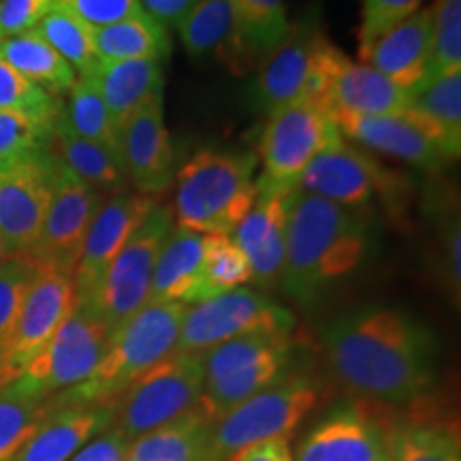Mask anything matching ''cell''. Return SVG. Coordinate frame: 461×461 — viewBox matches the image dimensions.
I'll use <instances>...</instances> for the list:
<instances>
[{"label": "cell", "mask_w": 461, "mask_h": 461, "mask_svg": "<svg viewBox=\"0 0 461 461\" xmlns=\"http://www.w3.org/2000/svg\"><path fill=\"white\" fill-rule=\"evenodd\" d=\"M86 77L101 92L118 131L141 107L163 99V67L154 60H99L95 71Z\"/></svg>", "instance_id": "25"}, {"label": "cell", "mask_w": 461, "mask_h": 461, "mask_svg": "<svg viewBox=\"0 0 461 461\" xmlns=\"http://www.w3.org/2000/svg\"><path fill=\"white\" fill-rule=\"evenodd\" d=\"M201 258L203 233L173 224L154 267L148 302L193 305L201 280Z\"/></svg>", "instance_id": "28"}, {"label": "cell", "mask_w": 461, "mask_h": 461, "mask_svg": "<svg viewBox=\"0 0 461 461\" xmlns=\"http://www.w3.org/2000/svg\"><path fill=\"white\" fill-rule=\"evenodd\" d=\"M203 380V355H171L132 383L115 402L112 408L113 429L132 442L184 417L199 408Z\"/></svg>", "instance_id": "9"}, {"label": "cell", "mask_w": 461, "mask_h": 461, "mask_svg": "<svg viewBox=\"0 0 461 461\" xmlns=\"http://www.w3.org/2000/svg\"><path fill=\"white\" fill-rule=\"evenodd\" d=\"M445 269L448 288L453 291L455 302H459L461 291V227L459 218H448L445 227Z\"/></svg>", "instance_id": "47"}, {"label": "cell", "mask_w": 461, "mask_h": 461, "mask_svg": "<svg viewBox=\"0 0 461 461\" xmlns=\"http://www.w3.org/2000/svg\"><path fill=\"white\" fill-rule=\"evenodd\" d=\"M367 250L366 221L331 201L295 190L288 199L282 286L297 302H312L331 282L348 276Z\"/></svg>", "instance_id": "2"}, {"label": "cell", "mask_w": 461, "mask_h": 461, "mask_svg": "<svg viewBox=\"0 0 461 461\" xmlns=\"http://www.w3.org/2000/svg\"><path fill=\"white\" fill-rule=\"evenodd\" d=\"M92 39H95L96 58L101 62H163L171 54L169 28L160 26L146 14L92 31Z\"/></svg>", "instance_id": "30"}, {"label": "cell", "mask_w": 461, "mask_h": 461, "mask_svg": "<svg viewBox=\"0 0 461 461\" xmlns=\"http://www.w3.org/2000/svg\"><path fill=\"white\" fill-rule=\"evenodd\" d=\"M0 58L22 77L60 99L71 90L77 75L34 31L15 34L0 41Z\"/></svg>", "instance_id": "31"}, {"label": "cell", "mask_w": 461, "mask_h": 461, "mask_svg": "<svg viewBox=\"0 0 461 461\" xmlns=\"http://www.w3.org/2000/svg\"><path fill=\"white\" fill-rule=\"evenodd\" d=\"M112 331L88 305L75 303L43 353L26 367V376L45 395L54 397L84 383L107 353Z\"/></svg>", "instance_id": "13"}, {"label": "cell", "mask_w": 461, "mask_h": 461, "mask_svg": "<svg viewBox=\"0 0 461 461\" xmlns=\"http://www.w3.org/2000/svg\"><path fill=\"white\" fill-rule=\"evenodd\" d=\"M293 355L291 333H252L218 344L203 353L201 411L214 423L248 397L276 383Z\"/></svg>", "instance_id": "6"}, {"label": "cell", "mask_w": 461, "mask_h": 461, "mask_svg": "<svg viewBox=\"0 0 461 461\" xmlns=\"http://www.w3.org/2000/svg\"><path fill=\"white\" fill-rule=\"evenodd\" d=\"M184 50L190 56H205L233 45V11L229 0H199L190 14L177 24Z\"/></svg>", "instance_id": "38"}, {"label": "cell", "mask_w": 461, "mask_h": 461, "mask_svg": "<svg viewBox=\"0 0 461 461\" xmlns=\"http://www.w3.org/2000/svg\"><path fill=\"white\" fill-rule=\"evenodd\" d=\"M391 186V173L366 149L355 148L342 135L331 140L305 167L297 190L316 194L348 210L370 203L374 194Z\"/></svg>", "instance_id": "16"}, {"label": "cell", "mask_w": 461, "mask_h": 461, "mask_svg": "<svg viewBox=\"0 0 461 461\" xmlns=\"http://www.w3.org/2000/svg\"><path fill=\"white\" fill-rule=\"evenodd\" d=\"M419 126L445 157L461 154V73L431 77L411 92V107L403 113Z\"/></svg>", "instance_id": "26"}, {"label": "cell", "mask_w": 461, "mask_h": 461, "mask_svg": "<svg viewBox=\"0 0 461 461\" xmlns=\"http://www.w3.org/2000/svg\"><path fill=\"white\" fill-rule=\"evenodd\" d=\"M60 118L79 137L118 148V126L101 92L86 75H77L71 90L67 92V99L60 101Z\"/></svg>", "instance_id": "36"}, {"label": "cell", "mask_w": 461, "mask_h": 461, "mask_svg": "<svg viewBox=\"0 0 461 461\" xmlns=\"http://www.w3.org/2000/svg\"><path fill=\"white\" fill-rule=\"evenodd\" d=\"M295 319L261 291L235 288L205 302L188 305L177 353L203 355L229 339L252 333H291Z\"/></svg>", "instance_id": "10"}, {"label": "cell", "mask_w": 461, "mask_h": 461, "mask_svg": "<svg viewBox=\"0 0 461 461\" xmlns=\"http://www.w3.org/2000/svg\"><path fill=\"white\" fill-rule=\"evenodd\" d=\"M131 442L118 429L109 428L79 448L68 461H126Z\"/></svg>", "instance_id": "46"}, {"label": "cell", "mask_w": 461, "mask_h": 461, "mask_svg": "<svg viewBox=\"0 0 461 461\" xmlns=\"http://www.w3.org/2000/svg\"><path fill=\"white\" fill-rule=\"evenodd\" d=\"M389 411L374 400L336 403L299 442L295 461H389Z\"/></svg>", "instance_id": "11"}, {"label": "cell", "mask_w": 461, "mask_h": 461, "mask_svg": "<svg viewBox=\"0 0 461 461\" xmlns=\"http://www.w3.org/2000/svg\"><path fill=\"white\" fill-rule=\"evenodd\" d=\"M58 0H0V41L32 31Z\"/></svg>", "instance_id": "45"}, {"label": "cell", "mask_w": 461, "mask_h": 461, "mask_svg": "<svg viewBox=\"0 0 461 461\" xmlns=\"http://www.w3.org/2000/svg\"><path fill=\"white\" fill-rule=\"evenodd\" d=\"M157 203L158 201L154 197H146L135 190H122V193L105 197L90 224L82 246V255H79L77 267H75V302L84 303L95 295L109 263L122 250L132 230L140 227L143 218Z\"/></svg>", "instance_id": "19"}, {"label": "cell", "mask_w": 461, "mask_h": 461, "mask_svg": "<svg viewBox=\"0 0 461 461\" xmlns=\"http://www.w3.org/2000/svg\"><path fill=\"white\" fill-rule=\"evenodd\" d=\"M51 149L0 160V235L15 257H24L41 230L54 194Z\"/></svg>", "instance_id": "12"}, {"label": "cell", "mask_w": 461, "mask_h": 461, "mask_svg": "<svg viewBox=\"0 0 461 461\" xmlns=\"http://www.w3.org/2000/svg\"><path fill=\"white\" fill-rule=\"evenodd\" d=\"M186 303L148 302L112 333L107 353L84 383L51 397L58 403L113 408L132 383L177 353Z\"/></svg>", "instance_id": "3"}, {"label": "cell", "mask_w": 461, "mask_h": 461, "mask_svg": "<svg viewBox=\"0 0 461 461\" xmlns=\"http://www.w3.org/2000/svg\"><path fill=\"white\" fill-rule=\"evenodd\" d=\"M58 7L77 17L90 31L143 15L140 0H58Z\"/></svg>", "instance_id": "44"}, {"label": "cell", "mask_w": 461, "mask_h": 461, "mask_svg": "<svg viewBox=\"0 0 461 461\" xmlns=\"http://www.w3.org/2000/svg\"><path fill=\"white\" fill-rule=\"evenodd\" d=\"M229 461H295V457L286 438H272V440L241 447L240 451L230 455Z\"/></svg>", "instance_id": "48"}, {"label": "cell", "mask_w": 461, "mask_h": 461, "mask_svg": "<svg viewBox=\"0 0 461 461\" xmlns=\"http://www.w3.org/2000/svg\"><path fill=\"white\" fill-rule=\"evenodd\" d=\"M60 101L22 77L0 58V112H15L45 124H56Z\"/></svg>", "instance_id": "40"}, {"label": "cell", "mask_w": 461, "mask_h": 461, "mask_svg": "<svg viewBox=\"0 0 461 461\" xmlns=\"http://www.w3.org/2000/svg\"><path fill=\"white\" fill-rule=\"evenodd\" d=\"M293 193L295 190L282 188L265 177H258L255 203L244 221L238 224V229L230 233V238L250 263L252 282L261 291H272L282 285L286 258L288 199Z\"/></svg>", "instance_id": "18"}, {"label": "cell", "mask_w": 461, "mask_h": 461, "mask_svg": "<svg viewBox=\"0 0 461 461\" xmlns=\"http://www.w3.org/2000/svg\"><path fill=\"white\" fill-rule=\"evenodd\" d=\"M331 374L350 393L380 403H414L436 378L431 333L402 310H363L325 333Z\"/></svg>", "instance_id": "1"}, {"label": "cell", "mask_w": 461, "mask_h": 461, "mask_svg": "<svg viewBox=\"0 0 461 461\" xmlns=\"http://www.w3.org/2000/svg\"><path fill=\"white\" fill-rule=\"evenodd\" d=\"M54 124L39 122L15 112H0V160L48 149Z\"/></svg>", "instance_id": "42"}, {"label": "cell", "mask_w": 461, "mask_h": 461, "mask_svg": "<svg viewBox=\"0 0 461 461\" xmlns=\"http://www.w3.org/2000/svg\"><path fill=\"white\" fill-rule=\"evenodd\" d=\"M11 257H15V255L11 252V248H9L7 241H5L3 235H0V265H3L5 261H9Z\"/></svg>", "instance_id": "50"}, {"label": "cell", "mask_w": 461, "mask_h": 461, "mask_svg": "<svg viewBox=\"0 0 461 461\" xmlns=\"http://www.w3.org/2000/svg\"><path fill=\"white\" fill-rule=\"evenodd\" d=\"M389 461H461L457 429L436 419H393Z\"/></svg>", "instance_id": "32"}, {"label": "cell", "mask_w": 461, "mask_h": 461, "mask_svg": "<svg viewBox=\"0 0 461 461\" xmlns=\"http://www.w3.org/2000/svg\"><path fill=\"white\" fill-rule=\"evenodd\" d=\"M105 197L56 160V184L37 240L26 252L32 265L75 274L92 221Z\"/></svg>", "instance_id": "14"}, {"label": "cell", "mask_w": 461, "mask_h": 461, "mask_svg": "<svg viewBox=\"0 0 461 461\" xmlns=\"http://www.w3.org/2000/svg\"><path fill=\"white\" fill-rule=\"evenodd\" d=\"M339 135L367 149L387 154L397 160L425 169H440L451 163L440 148L414 126L406 115H330Z\"/></svg>", "instance_id": "23"}, {"label": "cell", "mask_w": 461, "mask_h": 461, "mask_svg": "<svg viewBox=\"0 0 461 461\" xmlns=\"http://www.w3.org/2000/svg\"><path fill=\"white\" fill-rule=\"evenodd\" d=\"M32 31L73 68L75 75H90L99 65L90 28L58 5Z\"/></svg>", "instance_id": "37"}, {"label": "cell", "mask_w": 461, "mask_h": 461, "mask_svg": "<svg viewBox=\"0 0 461 461\" xmlns=\"http://www.w3.org/2000/svg\"><path fill=\"white\" fill-rule=\"evenodd\" d=\"M252 282V269L230 235H203L201 280L194 303L235 291ZM193 303V305H194Z\"/></svg>", "instance_id": "35"}, {"label": "cell", "mask_w": 461, "mask_h": 461, "mask_svg": "<svg viewBox=\"0 0 461 461\" xmlns=\"http://www.w3.org/2000/svg\"><path fill=\"white\" fill-rule=\"evenodd\" d=\"M214 420L199 408L131 442L126 461H210Z\"/></svg>", "instance_id": "29"}, {"label": "cell", "mask_w": 461, "mask_h": 461, "mask_svg": "<svg viewBox=\"0 0 461 461\" xmlns=\"http://www.w3.org/2000/svg\"><path fill=\"white\" fill-rule=\"evenodd\" d=\"M255 157L203 149L176 173L173 221L203 235H230L257 197Z\"/></svg>", "instance_id": "4"}, {"label": "cell", "mask_w": 461, "mask_h": 461, "mask_svg": "<svg viewBox=\"0 0 461 461\" xmlns=\"http://www.w3.org/2000/svg\"><path fill=\"white\" fill-rule=\"evenodd\" d=\"M173 224L176 221L171 207L154 205L109 263L95 295L82 303L88 305L112 333L148 303L154 267Z\"/></svg>", "instance_id": "8"}, {"label": "cell", "mask_w": 461, "mask_h": 461, "mask_svg": "<svg viewBox=\"0 0 461 461\" xmlns=\"http://www.w3.org/2000/svg\"><path fill=\"white\" fill-rule=\"evenodd\" d=\"M50 400L26 376L0 389V461H9L32 436L50 411Z\"/></svg>", "instance_id": "33"}, {"label": "cell", "mask_w": 461, "mask_h": 461, "mask_svg": "<svg viewBox=\"0 0 461 461\" xmlns=\"http://www.w3.org/2000/svg\"><path fill=\"white\" fill-rule=\"evenodd\" d=\"M339 131L322 109L293 103L269 112L261 140L265 180L297 190V182L316 154L336 140Z\"/></svg>", "instance_id": "15"}, {"label": "cell", "mask_w": 461, "mask_h": 461, "mask_svg": "<svg viewBox=\"0 0 461 461\" xmlns=\"http://www.w3.org/2000/svg\"><path fill=\"white\" fill-rule=\"evenodd\" d=\"M50 149L58 163L65 165L68 171L75 173L90 188H95L96 193H101L103 197L131 190L120 149L79 137L62 122L60 112H58L54 132H51Z\"/></svg>", "instance_id": "27"}, {"label": "cell", "mask_w": 461, "mask_h": 461, "mask_svg": "<svg viewBox=\"0 0 461 461\" xmlns=\"http://www.w3.org/2000/svg\"><path fill=\"white\" fill-rule=\"evenodd\" d=\"M233 11L235 50L265 58L291 31L285 0H229Z\"/></svg>", "instance_id": "34"}, {"label": "cell", "mask_w": 461, "mask_h": 461, "mask_svg": "<svg viewBox=\"0 0 461 461\" xmlns=\"http://www.w3.org/2000/svg\"><path fill=\"white\" fill-rule=\"evenodd\" d=\"M425 0H361L359 58L363 60L378 37H383L397 22L406 20L414 11L423 9Z\"/></svg>", "instance_id": "43"}, {"label": "cell", "mask_w": 461, "mask_h": 461, "mask_svg": "<svg viewBox=\"0 0 461 461\" xmlns=\"http://www.w3.org/2000/svg\"><path fill=\"white\" fill-rule=\"evenodd\" d=\"M75 305L73 276L50 265H34L9 355V374L15 380L43 353Z\"/></svg>", "instance_id": "17"}, {"label": "cell", "mask_w": 461, "mask_h": 461, "mask_svg": "<svg viewBox=\"0 0 461 461\" xmlns=\"http://www.w3.org/2000/svg\"><path fill=\"white\" fill-rule=\"evenodd\" d=\"M197 3L199 0H140L143 14L165 28H177Z\"/></svg>", "instance_id": "49"}, {"label": "cell", "mask_w": 461, "mask_h": 461, "mask_svg": "<svg viewBox=\"0 0 461 461\" xmlns=\"http://www.w3.org/2000/svg\"><path fill=\"white\" fill-rule=\"evenodd\" d=\"M431 41V7H423L378 37L363 62L389 77L395 86L412 92L429 77Z\"/></svg>", "instance_id": "22"}, {"label": "cell", "mask_w": 461, "mask_h": 461, "mask_svg": "<svg viewBox=\"0 0 461 461\" xmlns=\"http://www.w3.org/2000/svg\"><path fill=\"white\" fill-rule=\"evenodd\" d=\"M126 182L135 193L157 199L176 182V148L165 126L163 99L141 107L118 131Z\"/></svg>", "instance_id": "20"}, {"label": "cell", "mask_w": 461, "mask_h": 461, "mask_svg": "<svg viewBox=\"0 0 461 461\" xmlns=\"http://www.w3.org/2000/svg\"><path fill=\"white\" fill-rule=\"evenodd\" d=\"M321 380L303 372H285L276 383L248 397L214 423L210 461H229L241 447L272 438H291L325 397Z\"/></svg>", "instance_id": "5"}, {"label": "cell", "mask_w": 461, "mask_h": 461, "mask_svg": "<svg viewBox=\"0 0 461 461\" xmlns=\"http://www.w3.org/2000/svg\"><path fill=\"white\" fill-rule=\"evenodd\" d=\"M32 272L34 265L26 257H11L0 265V389L11 383V344Z\"/></svg>", "instance_id": "39"}, {"label": "cell", "mask_w": 461, "mask_h": 461, "mask_svg": "<svg viewBox=\"0 0 461 461\" xmlns=\"http://www.w3.org/2000/svg\"><path fill=\"white\" fill-rule=\"evenodd\" d=\"M431 41L429 77L461 73V0H436L431 5Z\"/></svg>", "instance_id": "41"}, {"label": "cell", "mask_w": 461, "mask_h": 461, "mask_svg": "<svg viewBox=\"0 0 461 461\" xmlns=\"http://www.w3.org/2000/svg\"><path fill=\"white\" fill-rule=\"evenodd\" d=\"M411 107V92L400 88L366 62L357 65L348 56L333 73L327 113L346 115H402Z\"/></svg>", "instance_id": "24"}, {"label": "cell", "mask_w": 461, "mask_h": 461, "mask_svg": "<svg viewBox=\"0 0 461 461\" xmlns=\"http://www.w3.org/2000/svg\"><path fill=\"white\" fill-rule=\"evenodd\" d=\"M344 56V51L327 39L319 20L291 24L278 48L263 58L258 73V90L267 112L305 103L327 113L333 73Z\"/></svg>", "instance_id": "7"}, {"label": "cell", "mask_w": 461, "mask_h": 461, "mask_svg": "<svg viewBox=\"0 0 461 461\" xmlns=\"http://www.w3.org/2000/svg\"><path fill=\"white\" fill-rule=\"evenodd\" d=\"M112 408L50 400L48 414L9 461H68L92 438L112 428Z\"/></svg>", "instance_id": "21"}]
</instances>
